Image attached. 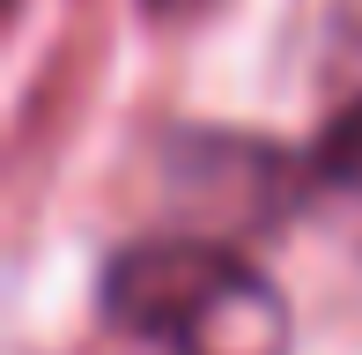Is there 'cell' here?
Returning <instances> with one entry per match:
<instances>
[{"label": "cell", "mask_w": 362, "mask_h": 355, "mask_svg": "<svg viewBox=\"0 0 362 355\" xmlns=\"http://www.w3.org/2000/svg\"><path fill=\"white\" fill-rule=\"evenodd\" d=\"M104 311L163 355H288V311L215 237H148L104 267Z\"/></svg>", "instance_id": "1"}, {"label": "cell", "mask_w": 362, "mask_h": 355, "mask_svg": "<svg viewBox=\"0 0 362 355\" xmlns=\"http://www.w3.org/2000/svg\"><path fill=\"white\" fill-rule=\"evenodd\" d=\"M296 178H303V200L318 207L348 245H362V104H348L325 126V141L310 149V163Z\"/></svg>", "instance_id": "2"}, {"label": "cell", "mask_w": 362, "mask_h": 355, "mask_svg": "<svg viewBox=\"0 0 362 355\" xmlns=\"http://www.w3.org/2000/svg\"><path fill=\"white\" fill-rule=\"evenodd\" d=\"M148 8H156V15H170V8H192V0H148Z\"/></svg>", "instance_id": "3"}]
</instances>
